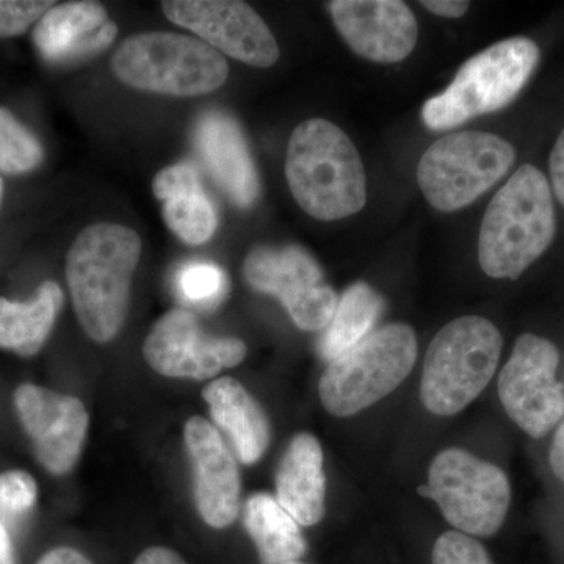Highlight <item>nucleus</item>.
<instances>
[{"mask_svg":"<svg viewBox=\"0 0 564 564\" xmlns=\"http://www.w3.org/2000/svg\"><path fill=\"white\" fill-rule=\"evenodd\" d=\"M433 564H494L484 545L469 534L447 532L437 538Z\"/></svg>","mask_w":564,"mask_h":564,"instance_id":"nucleus-28","label":"nucleus"},{"mask_svg":"<svg viewBox=\"0 0 564 564\" xmlns=\"http://www.w3.org/2000/svg\"><path fill=\"white\" fill-rule=\"evenodd\" d=\"M417 359L414 329L391 323L328 362L321 378V400L336 417H350L383 400L406 380Z\"/></svg>","mask_w":564,"mask_h":564,"instance_id":"nucleus-7","label":"nucleus"},{"mask_svg":"<svg viewBox=\"0 0 564 564\" xmlns=\"http://www.w3.org/2000/svg\"><path fill=\"white\" fill-rule=\"evenodd\" d=\"M152 192L162 202L163 220L182 242H209L217 231V209L192 163L182 162L163 169L152 182Z\"/></svg>","mask_w":564,"mask_h":564,"instance_id":"nucleus-19","label":"nucleus"},{"mask_svg":"<svg viewBox=\"0 0 564 564\" xmlns=\"http://www.w3.org/2000/svg\"><path fill=\"white\" fill-rule=\"evenodd\" d=\"M325 494L322 445L313 434H296L278 467L276 500L299 525L311 527L325 516Z\"/></svg>","mask_w":564,"mask_h":564,"instance_id":"nucleus-20","label":"nucleus"},{"mask_svg":"<svg viewBox=\"0 0 564 564\" xmlns=\"http://www.w3.org/2000/svg\"><path fill=\"white\" fill-rule=\"evenodd\" d=\"M243 274L254 291L280 300L304 332H323L332 323L339 299L303 248H254L245 259Z\"/></svg>","mask_w":564,"mask_h":564,"instance_id":"nucleus-11","label":"nucleus"},{"mask_svg":"<svg viewBox=\"0 0 564 564\" xmlns=\"http://www.w3.org/2000/svg\"><path fill=\"white\" fill-rule=\"evenodd\" d=\"M285 177L295 202L317 220H343L366 206L361 155L343 129L323 118L303 121L292 132Z\"/></svg>","mask_w":564,"mask_h":564,"instance_id":"nucleus-2","label":"nucleus"},{"mask_svg":"<svg viewBox=\"0 0 564 564\" xmlns=\"http://www.w3.org/2000/svg\"><path fill=\"white\" fill-rule=\"evenodd\" d=\"M63 306L61 285L46 281L29 302L0 299V348L31 358L50 339Z\"/></svg>","mask_w":564,"mask_h":564,"instance_id":"nucleus-22","label":"nucleus"},{"mask_svg":"<svg viewBox=\"0 0 564 564\" xmlns=\"http://www.w3.org/2000/svg\"><path fill=\"white\" fill-rule=\"evenodd\" d=\"M163 13L170 21L196 35L220 54L269 68L280 57V47L269 25L239 0H166Z\"/></svg>","mask_w":564,"mask_h":564,"instance_id":"nucleus-12","label":"nucleus"},{"mask_svg":"<svg viewBox=\"0 0 564 564\" xmlns=\"http://www.w3.org/2000/svg\"><path fill=\"white\" fill-rule=\"evenodd\" d=\"M514 161L513 144L502 137L475 131L448 133L423 154L417 181L434 209L455 212L494 187Z\"/></svg>","mask_w":564,"mask_h":564,"instance_id":"nucleus-8","label":"nucleus"},{"mask_svg":"<svg viewBox=\"0 0 564 564\" xmlns=\"http://www.w3.org/2000/svg\"><path fill=\"white\" fill-rule=\"evenodd\" d=\"M552 188L536 166L525 163L489 203L478 237V261L488 276L518 280L554 242Z\"/></svg>","mask_w":564,"mask_h":564,"instance_id":"nucleus-3","label":"nucleus"},{"mask_svg":"<svg viewBox=\"0 0 564 564\" xmlns=\"http://www.w3.org/2000/svg\"><path fill=\"white\" fill-rule=\"evenodd\" d=\"M118 35L101 3L68 2L54 7L33 29L41 61L51 66L76 65L106 51Z\"/></svg>","mask_w":564,"mask_h":564,"instance_id":"nucleus-17","label":"nucleus"},{"mask_svg":"<svg viewBox=\"0 0 564 564\" xmlns=\"http://www.w3.org/2000/svg\"><path fill=\"white\" fill-rule=\"evenodd\" d=\"M560 351L551 340L525 333L499 375V397L511 421L529 434L544 437L564 415V388L556 380Z\"/></svg>","mask_w":564,"mask_h":564,"instance_id":"nucleus-10","label":"nucleus"},{"mask_svg":"<svg viewBox=\"0 0 564 564\" xmlns=\"http://www.w3.org/2000/svg\"><path fill=\"white\" fill-rule=\"evenodd\" d=\"M193 139L215 184L237 206L251 207L261 195V182L239 122L225 111H204Z\"/></svg>","mask_w":564,"mask_h":564,"instance_id":"nucleus-18","label":"nucleus"},{"mask_svg":"<svg viewBox=\"0 0 564 564\" xmlns=\"http://www.w3.org/2000/svg\"><path fill=\"white\" fill-rule=\"evenodd\" d=\"M44 159L43 144L10 110L0 107V173H31Z\"/></svg>","mask_w":564,"mask_h":564,"instance_id":"nucleus-25","label":"nucleus"},{"mask_svg":"<svg viewBox=\"0 0 564 564\" xmlns=\"http://www.w3.org/2000/svg\"><path fill=\"white\" fill-rule=\"evenodd\" d=\"M540 57L538 44L525 36L500 41L474 55L447 90L425 102L423 122L432 131H448L510 106L532 77Z\"/></svg>","mask_w":564,"mask_h":564,"instance_id":"nucleus-5","label":"nucleus"},{"mask_svg":"<svg viewBox=\"0 0 564 564\" xmlns=\"http://www.w3.org/2000/svg\"><path fill=\"white\" fill-rule=\"evenodd\" d=\"M549 462H551L552 473L564 481V422L556 430L554 443H552L551 455H549Z\"/></svg>","mask_w":564,"mask_h":564,"instance_id":"nucleus-34","label":"nucleus"},{"mask_svg":"<svg viewBox=\"0 0 564 564\" xmlns=\"http://www.w3.org/2000/svg\"><path fill=\"white\" fill-rule=\"evenodd\" d=\"M2 196H3V181H2V177H0V204H2Z\"/></svg>","mask_w":564,"mask_h":564,"instance_id":"nucleus-36","label":"nucleus"},{"mask_svg":"<svg viewBox=\"0 0 564 564\" xmlns=\"http://www.w3.org/2000/svg\"><path fill=\"white\" fill-rule=\"evenodd\" d=\"M285 564H306V563H302V562H300V560H299V562H291V563H285Z\"/></svg>","mask_w":564,"mask_h":564,"instance_id":"nucleus-37","label":"nucleus"},{"mask_svg":"<svg viewBox=\"0 0 564 564\" xmlns=\"http://www.w3.org/2000/svg\"><path fill=\"white\" fill-rule=\"evenodd\" d=\"M184 441L193 467L196 508L212 529H226L239 514L242 491L231 448L203 417L185 422Z\"/></svg>","mask_w":564,"mask_h":564,"instance_id":"nucleus-16","label":"nucleus"},{"mask_svg":"<svg viewBox=\"0 0 564 564\" xmlns=\"http://www.w3.org/2000/svg\"><path fill=\"white\" fill-rule=\"evenodd\" d=\"M549 169H551L552 191L564 207V129L552 148Z\"/></svg>","mask_w":564,"mask_h":564,"instance_id":"nucleus-30","label":"nucleus"},{"mask_svg":"<svg viewBox=\"0 0 564 564\" xmlns=\"http://www.w3.org/2000/svg\"><path fill=\"white\" fill-rule=\"evenodd\" d=\"M39 488L35 478L24 470L0 474V524L9 530L35 507Z\"/></svg>","mask_w":564,"mask_h":564,"instance_id":"nucleus-27","label":"nucleus"},{"mask_svg":"<svg viewBox=\"0 0 564 564\" xmlns=\"http://www.w3.org/2000/svg\"><path fill=\"white\" fill-rule=\"evenodd\" d=\"M36 564H91V562L76 549L57 547L41 556Z\"/></svg>","mask_w":564,"mask_h":564,"instance_id":"nucleus-33","label":"nucleus"},{"mask_svg":"<svg viewBox=\"0 0 564 564\" xmlns=\"http://www.w3.org/2000/svg\"><path fill=\"white\" fill-rule=\"evenodd\" d=\"M417 492L440 505L448 524L474 536L499 532L511 502L507 474L459 448H447L433 459L429 485L419 486Z\"/></svg>","mask_w":564,"mask_h":564,"instance_id":"nucleus-9","label":"nucleus"},{"mask_svg":"<svg viewBox=\"0 0 564 564\" xmlns=\"http://www.w3.org/2000/svg\"><path fill=\"white\" fill-rule=\"evenodd\" d=\"M334 24L356 54L377 63H399L414 51L419 28L400 0H334Z\"/></svg>","mask_w":564,"mask_h":564,"instance_id":"nucleus-15","label":"nucleus"},{"mask_svg":"<svg viewBox=\"0 0 564 564\" xmlns=\"http://www.w3.org/2000/svg\"><path fill=\"white\" fill-rule=\"evenodd\" d=\"M421 6L437 17L462 18L469 10L470 3L463 0H423Z\"/></svg>","mask_w":564,"mask_h":564,"instance_id":"nucleus-31","label":"nucleus"},{"mask_svg":"<svg viewBox=\"0 0 564 564\" xmlns=\"http://www.w3.org/2000/svg\"><path fill=\"white\" fill-rule=\"evenodd\" d=\"M383 296L366 282H356L340 295L332 323L323 329L318 352L326 362L350 350L373 332L384 313Z\"/></svg>","mask_w":564,"mask_h":564,"instance_id":"nucleus-24","label":"nucleus"},{"mask_svg":"<svg viewBox=\"0 0 564 564\" xmlns=\"http://www.w3.org/2000/svg\"><path fill=\"white\" fill-rule=\"evenodd\" d=\"M140 254L139 234L115 223L88 226L70 245L66 281L82 328L95 343H109L124 325Z\"/></svg>","mask_w":564,"mask_h":564,"instance_id":"nucleus-1","label":"nucleus"},{"mask_svg":"<svg viewBox=\"0 0 564 564\" xmlns=\"http://www.w3.org/2000/svg\"><path fill=\"white\" fill-rule=\"evenodd\" d=\"M0 564H14L13 545L9 530L0 524Z\"/></svg>","mask_w":564,"mask_h":564,"instance_id":"nucleus-35","label":"nucleus"},{"mask_svg":"<svg viewBox=\"0 0 564 564\" xmlns=\"http://www.w3.org/2000/svg\"><path fill=\"white\" fill-rule=\"evenodd\" d=\"M243 519L262 564L299 562L306 554L299 522L281 507L276 497L252 494L245 503Z\"/></svg>","mask_w":564,"mask_h":564,"instance_id":"nucleus-23","label":"nucleus"},{"mask_svg":"<svg viewBox=\"0 0 564 564\" xmlns=\"http://www.w3.org/2000/svg\"><path fill=\"white\" fill-rule=\"evenodd\" d=\"M143 355L163 377L207 380L223 369L239 366L247 356V345L236 337L209 336L191 311L173 310L148 334Z\"/></svg>","mask_w":564,"mask_h":564,"instance_id":"nucleus-13","label":"nucleus"},{"mask_svg":"<svg viewBox=\"0 0 564 564\" xmlns=\"http://www.w3.org/2000/svg\"><path fill=\"white\" fill-rule=\"evenodd\" d=\"M115 76L141 91L209 95L228 79V62L209 44L172 32H147L124 41L113 58Z\"/></svg>","mask_w":564,"mask_h":564,"instance_id":"nucleus-6","label":"nucleus"},{"mask_svg":"<svg viewBox=\"0 0 564 564\" xmlns=\"http://www.w3.org/2000/svg\"><path fill=\"white\" fill-rule=\"evenodd\" d=\"M133 564H187L184 558L169 547H150L141 552Z\"/></svg>","mask_w":564,"mask_h":564,"instance_id":"nucleus-32","label":"nucleus"},{"mask_svg":"<svg viewBox=\"0 0 564 564\" xmlns=\"http://www.w3.org/2000/svg\"><path fill=\"white\" fill-rule=\"evenodd\" d=\"M177 295L188 306L214 310L228 293V276L217 263L192 261L177 269L174 276Z\"/></svg>","mask_w":564,"mask_h":564,"instance_id":"nucleus-26","label":"nucleus"},{"mask_svg":"<svg viewBox=\"0 0 564 564\" xmlns=\"http://www.w3.org/2000/svg\"><path fill=\"white\" fill-rule=\"evenodd\" d=\"M14 408L41 466L54 475L68 474L79 462L87 437L84 403L41 386L21 384L14 391Z\"/></svg>","mask_w":564,"mask_h":564,"instance_id":"nucleus-14","label":"nucleus"},{"mask_svg":"<svg viewBox=\"0 0 564 564\" xmlns=\"http://www.w3.org/2000/svg\"><path fill=\"white\" fill-rule=\"evenodd\" d=\"M212 419L228 436L243 464L262 458L270 444V423L259 403L239 381L225 377L203 389Z\"/></svg>","mask_w":564,"mask_h":564,"instance_id":"nucleus-21","label":"nucleus"},{"mask_svg":"<svg viewBox=\"0 0 564 564\" xmlns=\"http://www.w3.org/2000/svg\"><path fill=\"white\" fill-rule=\"evenodd\" d=\"M54 6L50 0H0V39L28 32Z\"/></svg>","mask_w":564,"mask_h":564,"instance_id":"nucleus-29","label":"nucleus"},{"mask_svg":"<svg viewBox=\"0 0 564 564\" xmlns=\"http://www.w3.org/2000/svg\"><path fill=\"white\" fill-rule=\"evenodd\" d=\"M497 326L477 315L447 323L430 344L421 400L432 414H458L485 391L502 355Z\"/></svg>","mask_w":564,"mask_h":564,"instance_id":"nucleus-4","label":"nucleus"}]
</instances>
